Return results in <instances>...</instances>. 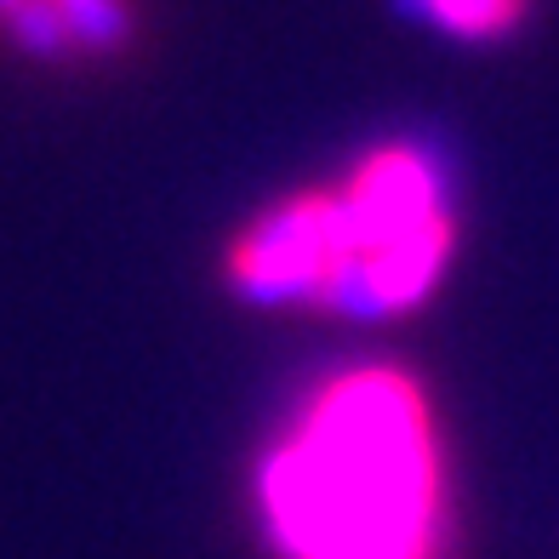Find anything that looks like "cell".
<instances>
[{"label":"cell","instance_id":"cell-1","mask_svg":"<svg viewBox=\"0 0 559 559\" xmlns=\"http://www.w3.org/2000/svg\"><path fill=\"white\" fill-rule=\"evenodd\" d=\"M280 559H451L435 400L400 366H343L302 394L251 479Z\"/></svg>","mask_w":559,"mask_h":559},{"label":"cell","instance_id":"cell-2","mask_svg":"<svg viewBox=\"0 0 559 559\" xmlns=\"http://www.w3.org/2000/svg\"><path fill=\"white\" fill-rule=\"evenodd\" d=\"M456 258V171L440 143H371L343 177L297 189L228 240L223 274L258 309L400 320Z\"/></svg>","mask_w":559,"mask_h":559},{"label":"cell","instance_id":"cell-3","mask_svg":"<svg viewBox=\"0 0 559 559\" xmlns=\"http://www.w3.org/2000/svg\"><path fill=\"white\" fill-rule=\"evenodd\" d=\"M394 7L463 46H497L531 17V0H394Z\"/></svg>","mask_w":559,"mask_h":559},{"label":"cell","instance_id":"cell-4","mask_svg":"<svg viewBox=\"0 0 559 559\" xmlns=\"http://www.w3.org/2000/svg\"><path fill=\"white\" fill-rule=\"evenodd\" d=\"M46 7L58 12L69 46H115L132 29V12L120 0H46Z\"/></svg>","mask_w":559,"mask_h":559}]
</instances>
